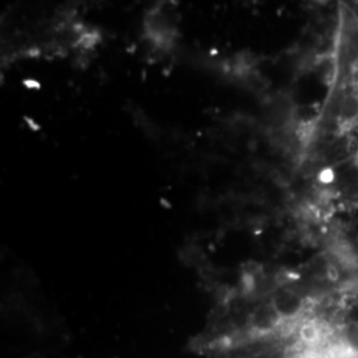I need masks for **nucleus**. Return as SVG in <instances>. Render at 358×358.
Returning a JSON list of instances; mask_svg holds the SVG:
<instances>
[{
	"instance_id": "nucleus-1",
	"label": "nucleus",
	"mask_w": 358,
	"mask_h": 358,
	"mask_svg": "<svg viewBox=\"0 0 358 358\" xmlns=\"http://www.w3.org/2000/svg\"><path fill=\"white\" fill-rule=\"evenodd\" d=\"M338 349L349 358H358V320L344 324L338 332Z\"/></svg>"
},
{
	"instance_id": "nucleus-2",
	"label": "nucleus",
	"mask_w": 358,
	"mask_h": 358,
	"mask_svg": "<svg viewBox=\"0 0 358 358\" xmlns=\"http://www.w3.org/2000/svg\"><path fill=\"white\" fill-rule=\"evenodd\" d=\"M358 122V93H348L338 106V124L341 129L352 128Z\"/></svg>"
},
{
	"instance_id": "nucleus-3",
	"label": "nucleus",
	"mask_w": 358,
	"mask_h": 358,
	"mask_svg": "<svg viewBox=\"0 0 358 358\" xmlns=\"http://www.w3.org/2000/svg\"><path fill=\"white\" fill-rule=\"evenodd\" d=\"M346 8L358 24V1H348Z\"/></svg>"
}]
</instances>
